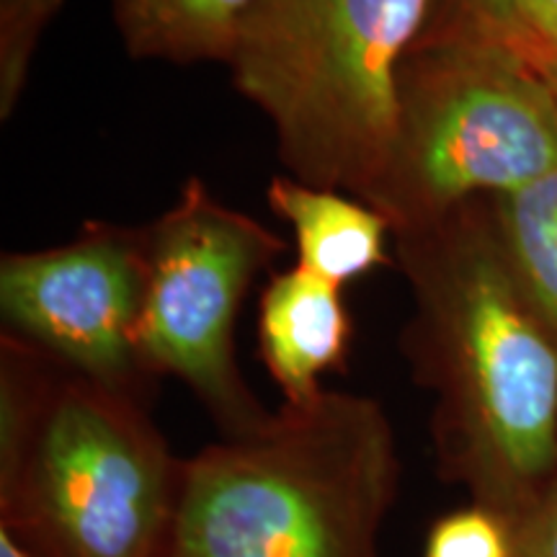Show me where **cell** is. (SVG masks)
<instances>
[{"label": "cell", "mask_w": 557, "mask_h": 557, "mask_svg": "<svg viewBox=\"0 0 557 557\" xmlns=\"http://www.w3.org/2000/svg\"><path fill=\"white\" fill-rule=\"evenodd\" d=\"M351 333L344 287L299 263L271 274L261 295L259 354L284 403L323 393L320 380L346 367Z\"/></svg>", "instance_id": "cell-8"}, {"label": "cell", "mask_w": 557, "mask_h": 557, "mask_svg": "<svg viewBox=\"0 0 557 557\" xmlns=\"http://www.w3.org/2000/svg\"><path fill=\"white\" fill-rule=\"evenodd\" d=\"M269 207L295 233L299 267L325 282L346 287L393 261L389 222L351 194L276 176L269 186Z\"/></svg>", "instance_id": "cell-9"}, {"label": "cell", "mask_w": 557, "mask_h": 557, "mask_svg": "<svg viewBox=\"0 0 557 557\" xmlns=\"http://www.w3.org/2000/svg\"><path fill=\"white\" fill-rule=\"evenodd\" d=\"M0 557H34V555L26 553V549L21 547L9 532H0Z\"/></svg>", "instance_id": "cell-18"}, {"label": "cell", "mask_w": 557, "mask_h": 557, "mask_svg": "<svg viewBox=\"0 0 557 557\" xmlns=\"http://www.w3.org/2000/svg\"><path fill=\"white\" fill-rule=\"evenodd\" d=\"M393 238L413 292L400 348L434 395L438 475L517 529L557 485V344L508 267L491 201Z\"/></svg>", "instance_id": "cell-1"}, {"label": "cell", "mask_w": 557, "mask_h": 557, "mask_svg": "<svg viewBox=\"0 0 557 557\" xmlns=\"http://www.w3.org/2000/svg\"><path fill=\"white\" fill-rule=\"evenodd\" d=\"M111 18L135 60L227 65L238 26L256 0H109Z\"/></svg>", "instance_id": "cell-10"}, {"label": "cell", "mask_w": 557, "mask_h": 557, "mask_svg": "<svg viewBox=\"0 0 557 557\" xmlns=\"http://www.w3.org/2000/svg\"><path fill=\"white\" fill-rule=\"evenodd\" d=\"M517 557H557V485L537 511L513 529Z\"/></svg>", "instance_id": "cell-16"}, {"label": "cell", "mask_w": 557, "mask_h": 557, "mask_svg": "<svg viewBox=\"0 0 557 557\" xmlns=\"http://www.w3.org/2000/svg\"><path fill=\"white\" fill-rule=\"evenodd\" d=\"M181 465L137 393L3 331L0 532L34 557H163Z\"/></svg>", "instance_id": "cell-2"}, {"label": "cell", "mask_w": 557, "mask_h": 557, "mask_svg": "<svg viewBox=\"0 0 557 557\" xmlns=\"http://www.w3.org/2000/svg\"><path fill=\"white\" fill-rule=\"evenodd\" d=\"M491 209L519 289L557 344V171L491 199Z\"/></svg>", "instance_id": "cell-11"}, {"label": "cell", "mask_w": 557, "mask_h": 557, "mask_svg": "<svg viewBox=\"0 0 557 557\" xmlns=\"http://www.w3.org/2000/svg\"><path fill=\"white\" fill-rule=\"evenodd\" d=\"M398 487L385 408L323 389L184 459L163 557H380Z\"/></svg>", "instance_id": "cell-3"}, {"label": "cell", "mask_w": 557, "mask_h": 557, "mask_svg": "<svg viewBox=\"0 0 557 557\" xmlns=\"http://www.w3.org/2000/svg\"><path fill=\"white\" fill-rule=\"evenodd\" d=\"M511 34H513V32H511ZM513 39H517L519 45H521V50L527 52L529 62H532L534 70H537L540 78L545 81V86L549 88V94H553V99H555V103H557V54H549V52H545V50H540V47L529 45V41L517 37V34H513Z\"/></svg>", "instance_id": "cell-17"}, {"label": "cell", "mask_w": 557, "mask_h": 557, "mask_svg": "<svg viewBox=\"0 0 557 557\" xmlns=\"http://www.w3.org/2000/svg\"><path fill=\"white\" fill-rule=\"evenodd\" d=\"M511 9L513 0H431L423 34H442L451 29L506 32L511 26Z\"/></svg>", "instance_id": "cell-14"}, {"label": "cell", "mask_w": 557, "mask_h": 557, "mask_svg": "<svg viewBox=\"0 0 557 557\" xmlns=\"http://www.w3.org/2000/svg\"><path fill=\"white\" fill-rule=\"evenodd\" d=\"M506 32L557 54V0H513L511 26Z\"/></svg>", "instance_id": "cell-15"}, {"label": "cell", "mask_w": 557, "mask_h": 557, "mask_svg": "<svg viewBox=\"0 0 557 557\" xmlns=\"http://www.w3.org/2000/svg\"><path fill=\"white\" fill-rule=\"evenodd\" d=\"M431 0H256L227 70L292 178L369 199L387 165L403 60Z\"/></svg>", "instance_id": "cell-4"}, {"label": "cell", "mask_w": 557, "mask_h": 557, "mask_svg": "<svg viewBox=\"0 0 557 557\" xmlns=\"http://www.w3.org/2000/svg\"><path fill=\"white\" fill-rule=\"evenodd\" d=\"M62 11V0H0V116L16 111L41 34Z\"/></svg>", "instance_id": "cell-12"}, {"label": "cell", "mask_w": 557, "mask_h": 557, "mask_svg": "<svg viewBox=\"0 0 557 557\" xmlns=\"http://www.w3.org/2000/svg\"><path fill=\"white\" fill-rule=\"evenodd\" d=\"M555 171L557 103L513 34H423L400 65L393 145L367 205L395 235Z\"/></svg>", "instance_id": "cell-5"}, {"label": "cell", "mask_w": 557, "mask_h": 557, "mask_svg": "<svg viewBox=\"0 0 557 557\" xmlns=\"http://www.w3.org/2000/svg\"><path fill=\"white\" fill-rule=\"evenodd\" d=\"M145 227L90 220L58 248L5 253V333L103 385L143 393L135 331L145 299Z\"/></svg>", "instance_id": "cell-7"}, {"label": "cell", "mask_w": 557, "mask_h": 557, "mask_svg": "<svg viewBox=\"0 0 557 557\" xmlns=\"http://www.w3.org/2000/svg\"><path fill=\"white\" fill-rule=\"evenodd\" d=\"M145 227V299L135 348L148 377H176L218 423L243 436L269 421L235 359V323L250 284L287 250L274 230L189 178Z\"/></svg>", "instance_id": "cell-6"}, {"label": "cell", "mask_w": 557, "mask_h": 557, "mask_svg": "<svg viewBox=\"0 0 557 557\" xmlns=\"http://www.w3.org/2000/svg\"><path fill=\"white\" fill-rule=\"evenodd\" d=\"M423 557H517V542L504 517L470 504L434 521Z\"/></svg>", "instance_id": "cell-13"}]
</instances>
